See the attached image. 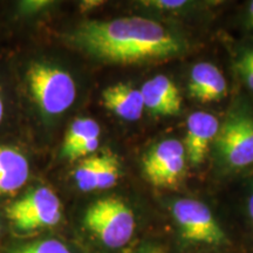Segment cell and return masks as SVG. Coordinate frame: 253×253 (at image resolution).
<instances>
[{
    "label": "cell",
    "instance_id": "obj_14",
    "mask_svg": "<svg viewBox=\"0 0 253 253\" xmlns=\"http://www.w3.org/2000/svg\"><path fill=\"white\" fill-rule=\"evenodd\" d=\"M102 103L118 118L130 122L137 121L145 109L141 90L122 82L102 91Z\"/></svg>",
    "mask_w": 253,
    "mask_h": 253
},
{
    "label": "cell",
    "instance_id": "obj_13",
    "mask_svg": "<svg viewBox=\"0 0 253 253\" xmlns=\"http://www.w3.org/2000/svg\"><path fill=\"white\" fill-rule=\"evenodd\" d=\"M189 94L202 103L217 102L227 93V82L218 67L209 62H199L191 69Z\"/></svg>",
    "mask_w": 253,
    "mask_h": 253
},
{
    "label": "cell",
    "instance_id": "obj_22",
    "mask_svg": "<svg viewBox=\"0 0 253 253\" xmlns=\"http://www.w3.org/2000/svg\"><path fill=\"white\" fill-rule=\"evenodd\" d=\"M2 233V226H1V223H0V236H1Z\"/></svg>",
    "mask_w": 253,
    "mask_h": 253
},
{
    "label": "cell",
    "instance_id": "obj_10",
    "mask_svg": "<svg viewBox=\"0 0 253 253\" xmlns=\"http://www.w3.org/2000/svg\"><path fill=\"white\" fill-rule=\"evenodd\" d=\"M31 175V162L23 150L0 144V198L17 194L26 185Z\"/></svg>",
    "mask_w": 253,
    "mask_h": 253
},
{
    "label": "cell",
    "instance_id": "obj_23",
    "mask_svg": "<svg viewBox=\"0 0 253 253\" xmlns=\"http://www.w3.org/2000/svg\"><path fill=\"white\" fill-rule=\"evenodd\" d=\"M147 253H161V252H158V251H150V252H147Z\"/></svg>",
    "mask_w": 253,
    "mask_h": 253
},
{
    "label": "cell",
    "instance_id": "obj_4",
    "mask_svg": "<svg viewBox=\"0 0 253 253\" xmlns=\"http://www.w3.org/2000/svg\"><path fill=\"white\" fill-rule=\"evenodd\" d=\"M84 224L104 246L119 249L130 242L135 232L134 212L122 199L104 197L89 205Z\"/></svg>",
    "mask_w": 253,
    "mask_h": 253
},
{
    "label": "cell",
    "instance_id": "obj_18",
    "mask_svg": "<svg viewBox=\"0 0 253 253\" xmlns=\"http://www.w3.org/2000/svg\"><path fill=\"white\" fill-rule=\"evenodd\" d=\"M7 109H8V101L6 90L2 84L0 82V128L5 123V120L7 119Z\"/></svg>",
    "mask_w": 253,
    "mask_h": 253
},
{
    "label": "cell",
    "instance_id": "obj_19",
    "mask_svg": "<svg viewBox=\"0 0 253 253\" xmlns=\"http://www.w3.org/2000/svg\"><path fill=\"white\" fill-rule=\"evenodd\" d=\"M48 4V1H25L20 4V8L24 9L25 13H31V12L39 11V9L46 7Z\"/></svg>",
    "mask_w": 253,
    "mask_h": 253
},
{
    "label": "cell",
    "instance_id": "obj_2",
    "mask_svg": "<svg viewBox=\"0 0 253 253\" xmlns=\"http://www.w3.org/2000/svg\"><path fill=\"white\" fill-rule=\"evenodd\" d=\"M24 89L43 119H55L68 112L78 96L74 78L61 66L36 59L27 63L23 75Z\"/></svg>",
    "mask_w": 253,
    "mask_h": 253
},
{
    "label": "cell",
    "instance_id": "obj_3",
    "mask_svg": "<svg viewBox=\"0 0 253 253\" xmlns=\"http://www.w3.org/2000/svg\"><path fill=\"white\" fill-rule=\"evenodd\" d=\"M6 218L18 235H32L61 221V201L48 186H37L6 208Z\"/></svg>",
    "mask_w": 253,
    "mask_h": 253
},
{
    "label": "cell",
    "instance_id": "obj_5",
    "mask_svg": "<svg viewBox=\"0 0 253 253\" xmlns=\"http://www.w3.org/2000/svg\"><path fill=\"white\" fill-rule=\"evenodd\" d=\"M220 158L233 170L253 167V110L242 104L227 116L216 136Z\"/></svg>",
    "mask_w": 253,
    "mask_h": 253
},
{
    "label": "cell",
    "instance_id": "obj_12",
    "mask_svg": "<svg viewBox=\"0 0 253 253\" xmlns=\"http://www.w3.org/2000/svg\"><path fill=\"white\" fill-rule=\"evenodd\" d=\"M144 108L156 115L169 116L179 113L182 97L171 79L166 75H156L148 80L141 88Z\"/></svg>",
    "mask_w": 253,
    "mask_h": 253
},
{
    "label": "cell",
    "instance_id": "obj_7",
    "mask_svg": "<svg viewBox=\"0 0 253 253\" xmlns=\"http://www.w3.org/2000/svg\"><path fill=\"white\" fill-rule=\"evenodd\" d=\"M184 145L178 140H164L155 145L143 158V171L157 188H173L185 170Z\"/></svg>",
    "mask_w": 253,
    "mask_h": 253
},
{
    "label": "cell",
    "instance_id": "obj_6",
    "mask_svg": "<svg viewBox=\"0 0 253 253\" xmlns=\"http://www.w3.org/2000/svg\"><path fill=\"white\" fill-rule=\"evenodd\" d=\"M172 216L184 239L207 245H223L227 237L207 205L196 199L181 198L172 205Z\"/></svg>",
    "mask_w": 253,
    "mask_h": 253
},
{
    "label": "cell",
    "instance_id": "obj_16",
    "mask_svg": "<svg viewBox=\"0 0 253 253\" xmlns=\"http://www.w3.org/2000/svg\"><path fill=\"white\" fill-rule=\"evenodd\" d=\"M235 68L246 88L253 94V43L240 49L236 58Z\"/></svg>",
    "mask_w": 253,
    "mask_h": 253
},
{
    "label": "cell",
    "instance_id": "obj_1",
    "mask_svg": "<svg viewBox=\"0 0 253 253\" xmlns=\"http://www.w3.org/2000/svg\"><path fill=\"white\" fill-rule=\"evenodd\" d=\"M72 42L103 62L131 65L182 54L185 42L175 32L142 17L89 20L75 28Z\"/></svg>",
    "mask_w": 253,
    "mask_h": 253
},
{
    "label": "cell",
    "instance_id": "obj_9",
    "mask_svg": "<svg viewBox=\"0 0 253 253\" xmlns=\"http://www.w3.org/2000/svg\"><path fill=\"white\" fill-rule=\"evenodd\" d=\"M219 126L216 116L210 113L196 112L189 115L183 145L185 156L194 166L204 162L209 145L216 138Z\"/></svg>",
    "mask_w": 253,
    "mask_h": 253
},
{
    "label": "cell",
    "instance_id": "obj_24",
    "mask_svg": "<svg viewBox=\"0 0 253 253\" xmlns=\"http://www.w3.org/2000/svg\"><path fill=\"white\" fill-rule=\"evenodd\" d=\"M161 253H162V252H161Z\"/></svg>",
    "mask_w": 253,
    "mask_h": 253
},
{
    "label": "cell",
    "instance_id": "obj_17",
    "mask_svg": "<svg viewBox=\"0 0 253 253\" xmlns=\"http://www.w3.org/2000/svg\"><path fill=\"white\" fill-rule=\"evenodd\" d=\"M144 4H149L153 7L162 8V9H176L181 8L186 4V1H170V0H154V1H144Z\"/></svg>",
    "mask_w": 253,
    "mask_h": 253
},
{
    "label": "cell",
    "instance_id": "obj_11",
    "mask_svg": "<svg viewBox=\"0 0 253 253\" xmlns=\"http://www.w3.org/2000/svg\"><path fill=\"white\" fill-rule=\"evenodd\" d=\"M100 125L95 120L90 118L74 120L63 138L62 157L77 161L95 154L100 145Z\"/></svg>",
    "mask_w": 253,
    "mask_h": 253
},
{
    "label": "cell",
    "instance_id": "obj_20",
    "mask_svg": "<svg viewBox=\"0 0 253 253\" xmlns=\"http://www.w3.org/2000/svg\"><path fill=\"white\" fill-rule=\"evenodd\" d=\"M246 212L250 218V221L253 225V179L251 181V185L249 189V195L248 199H246Z\"/></svg>",
    "mask_w": 253,
    "mask_h": 253
},
{
    "label": "cell",
    "instance_id": "obj_15",
    "mask_svg": "<svg viewBox=\"0 0 253 253\" xmlns=\"http://www.w3.org/2000/svg\"><path fill=\"white\" fill-rule=\"evenodd\" d=\"M8 253H74L58 238H42L14 246Z\"/></svg>",
    "mask_w": 253,
    "mask_h": 253
},
{
    "label": "cell",
    "instance_id": "obj_8",
    "mask_svg": "<svg viewBox=\"0 0 253 253\" xmlns=\"http://www.w3.org/2000/svg\"><path fill=\"white\" fill-rule=\"evenodd\" d=\"M120 176L119 158L109 150H102L81 160L73 172L77 186L84 192L113 188L118 184Z\"/></svg>",
    "mask_w": 253,
    "mask_h": 253
},
{
    "label": "cell",
    "instance_id": "obj_21",
    "mask_svg": "<svg viewBox=\"0 0 253 253\" xmlns=\"http://www.w3.org/2000/svg\"><path fill=\"white\" fill-rule=\"evenodd\" d=\"M245 25L250 31L253 32V0L249 2L245 12Z\"/></svg>",
    "mask_w": 253,
    "mask_h": 253
}]
</instances>
